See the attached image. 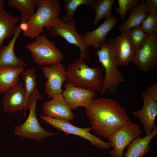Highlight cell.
I'll return each mask as SVG.
<instances>
[{
	"instance_id": "obj_10",
	"label": "cell",
	"mask_w": 157,
	"mask_h": 157,
	"mask_svg": "<svg viewBox=\"0 0 157 157\" xmlns=\"http://www.w3.org/2000/svg\"><path fill=\"white\" fill-rule=\"evenodd\" d=\"M142 71H149L157 65V32L149 35L135 52L132 62Z\"/></svg>"
},
{
	"instance_id": "obj_22",
	"label": "cell",
	"mask_w": 157,
	"mask_h": 157,
	"mask_svg": "<svg viewBox=\"0 0 157 157\" xmlns=\"http://www.w3.org/2000/svg\"><path fill=\"white\" fill-rule=\"evenodd\" d=\"M147 14L145 1L142 0L136 7L131 10L128 19L118 27L119 32H126L132 27L140 26Z\"/></svg>"
},
{
	"instance_id": "obj_12",
	"label": "cell",
	"mask_w": 157,
	"mask_h": 157,
	"mask_svg": "<svg viewBox=\"0 0 157 157\" xmlns=\"http://www.w3.org/2000/svg\"><path fill=\"white\" fill-rule=\"evenodd\" d=\"M2 102L3 110L12 114L29 109L31 104V101L27 99L24 84L20 81L4 94Z\"/></svg>"
},
{
	"instance_id": "obj_16",
	"label": "cell",
	"mask_w": 157,
	"mask_h": 157,
	"mask_svg": "<svg viewBox=\"0 0 157 157\" xmlns=\"http://www.w3.org/2000/svg\"><path fill=\"white\" fill-rule=\"evenodd\" d=\"M118 19L111 15L105 18L103 23L97 28L90 31H86L83 35V39L89 47H92L96 51L106 42L107 34L114 28Z\"/></svg>"
},
{
	"instance_id": "obj_2",
	"label": "cell",
	"mask_w": 157,
	"mask_h": 157,
	"mask_svg": "<svg viewBox=\"0 0 157 157\" xmlns=\"http://www.w3.org/2000/svg\"><path fill=\"white\" fill-rule=\"evenodd\" d=\"M104 68L88 67L85 60L78 58L67 66L66 75L68 81L75 86L100 92L104 81Z\"/></svg>"
},
{
	"instance_id": "obj_7",
	"label": "cell",
	"mask_w": 157,
	"mask_h": 157,
	"mask_svg": "<svg viewBox=\"0 0 157 157\" xmlns=\"http://www.w3.org/2000/svg\"><path fill=\"white\" fill-rule=\"evenodd\" d=\"M41 95L36 88L31 95L29 115L22 125L15 126V133L25 138L40 140L58 134L47 131L40 125L36 116L35 109L38 100H41Z\"/></svg>"
},
{
	"instance_id": "obj_6",
	"label": "cell",
	"mask_w": 157,
	"mask_h": 157,
	"mask_svg": "<svg viewBox=\"0 0 157 157\" xmlns=\"http://www.w3.org/2000/svg\"><path fill=\"white\" fill-rule=\"evenodd\" d=\"M44 28L49 31L52 37H61L69 44L77 47L80 51L78 58L87 60L91 59L90 47L83 39V34H79L76 31L74 21L70 23H67L61 17H59L52 26Z\"/></svg>"
},
{
	"instance_id": "obj_31",
	"label": "cell",
	"mask_w": 157,
	"mask_h": 157,
	"mask_svg": "<svg viewBox=\"0 0 157 157\" xmlns=\"http://www.w3.org/2000/svg\"><path fill=\"white\" fill-rule=\"evenodd\" d=\"M145 2L147 13L152 11H157V0H146Z\"/></svg>"
},
{
	"instance_id": "obj_24",
	"label": "cell",
	"mask_w": 157,
	"mask_h": 157,
	"mask_svg": "<svg viewBox=\"0 0 157 157\" xmlns=\"http://www.w3.org/2000/svg\"><path fill=\"white\" fill-rule=\"evenodd\" d=\"M95 2L94 0H63L65 12L61 18L65 22L70 23L74 21L73 18L78 7L84 5L93 9Z\"/></svg>"
},
{
	"instance_id": "obj_13",
	"label": "cell",
	"mask_w": 157,
	"mask_h": 157,
	"mask_svg": "<svg viewBox=\"0 0 157 157\" xmlns=\"http://www.w3.org/2000/svg\"><path fill=\"white\" fill-rule=\"evenodd\" d=\"M64 87L65 90L62 94L72 110L79 107L87 108L97 94L95 91L76 87L69 81Z\"/></svg>"
},
{
	"instance_id": "obj_27",
	"label": "cell",
	"mask_w": 157,
	"mask_h": 157,
	"mask_svg": "<svg viewBox=\"0 0 157 157\" xmlns=\"http://www.w3.org/2000/svg\"><path fill=\"white\" fill-rule=\"evenodd\" d=\"M126 32L135 52L144 43L149 36L140 25L132 27Z\"/></svg>"
},
{
	"instance_id": "obj_26",
	"label": "cell",
	"mask_w": 157,
	"mask_h": 157,
	"mask_svg": "<svg viewBox=\"0 0 157 157\" xmlns=\"http://www.w3.org/2000/svg\"><path fill=\"white\" fill-rule=\"evenodd\" d=\"M21 77L24 83V87L26 91L27 100L31 101V95L37 85L36 75L35 68L22 71L20 74Z\"/></svg>"
},
{
	"instance_id": "obj_25",
	"label": "cell",
	"mask_w": 157,
	"mask_h": 157,
	"mask_svg": "<svg viewBox=\"0 0 157 157\" xmlns=\"http://www.w3.org/2000/svg\"><path fill=\"white\" fill-rule=\"evenodd\" d=\"M115 0H98L96 1L93 9L95 11L93 26L96 25L102 18L111 15V9Z\"/></svg>"
},
{
	"instance_id": "obj_28",
	"label": "cell",
	"mask_w": 157,
	"mask_h": 157,
	"mask_svg": "<svg viewBox=\"0 0 157 157\" xmlns=\"http://www.w3.org/2000/svg\"><path fill=\"white\" fill-rule=\"evenodd\" d=\"M147 14L140 26L149 35L157 32V11H152Z\"/></svg>"
},
{
	"instance_id": "obj_17",
	"label": "cell",
	"mask_w": 157,
	"mask_h": 157,
	"mask_svg": "<svg viewBox=\"0 0 157 157\" xmlns=\"http://www.w3.org/2000/svg\"><path fill=\"white\" fill-rule=\"evenodd\" d=\"M114 40L115 56L118 66H125L132 62L135 52L126 32H121Z\"/></svg>"
},
{
	"instance_id": "obj_9",
	"label": "cell",
	"mask_w": 157,
	"mask_h": 157,
	"mask_svg": "<svg viewBox=\"0 0 157 157\" xmlns=\"http://www.w3.org/2000/svg\"><path fill=\"white\" fill-rule=\"evenodd\" d=\"M142 132L140 125L132 123L124 125L110 137L109 142L113 148L109 151L113 157H123L124 150L132 141L140 137Z\"/></svg>"
},
{
	"instance_id": "obj_29",
	"label": "cell",
	"mask_w": 157,
	"mask_h": 157,
	"mask_svg": "<svg viewBox=\"0 0 157 157\" xmlns=\"http://www.w3.org/2000/svg\"><path fill=\"white\" fill-rule=\"evenodd\" d=\"M140 2L138 0H118L119 7H115L114 10L120 16L123 21L125 19L127 12L136 7Z\"/></svg>"
},
{
	"instance_id": "obj_15",
	"label": "cell",
	"mask_w": 157,
	"mask_h": 157,
	"mask_svg": "<svg viewBox=\"0 0 157 157\" xmlns=\"http://www.w3.org/2000/svg\"><path fill=\"white\" fill-rule=\"evenodd\" d=\"M143 101L142 107L139 110L133 112V115L138 117L142 125L146 135L150 133L156 127V118L157 115V101L142 92Z\"/></svg>"
},
{
	"instance_id": "obj_1",
	"label": "cell",
	"mask_w": 157,
	"mask_h": 157,
	"mask_svg": "<svg viewBox=\"0 0 157 157\" xmlns=\"http://www.w3.org/2000/svg\"><path fill=\"white\" fill-rule=\"evenodd\" d=\"M85 109L92 129L108 140L123 126L132 123L125 108L111 99H93Z\"/></svg>"
},
{
	"instance_id": "obj_4",
	"label": "cell",
	"mask_w": 157,
	"mask_h": 157,
	"mask_svg": "<svg viewBox=\"0 0 157 157\" xmlns=\"http://www.w3.org/2000/svg\"><path fill=\"white\" fill-rule=\"evenodd\" d=\"M61 6L57 0H40L37 11L26 22L27 30L23 32L25 36L30 39L35 38L43 33L44 28L52 26L59 17Z\"/></svg>"
},
{
	"instance_id": "obj_18",
	"label": "cell",
	"mask_w": 157,
	"mask_h": 157,
	"mask_svg": "<svg viewBox=\"0 0 157 157\" xmlns=\"http://www.w3.org/2000/svg\"><path fill=\"white\" fill-rule=\"evenodd\" d=\"M21 31L19 25L8 44L3 46L0 49V67L8 66L24 68L26 67L27 64L24 60L16 56L14 52L15 45Z\"/></svg>"
},
{
	"instance_id": "obj_23",
	"label": "cell",
	"mask_w": 157,
	"mask_h": 157,
	"mask_svg": "<svg viewBox=\"0 0 157 157\" xmlns=\"http://www.w3.org/2000/svg\"><path fill=\"white\" fill-rule=\"evenodd\" d=\"M40 0H8V6L19 10L22 14L21 22L28 20L34 14L35 9L39 4Z\"/></svg>"
},
{
	"instance_id": "obj_8",
	"label": "cell",
	"mask_w": 157,
	"mask_h": 157,
	"mask_svg": "<svg viewBox=\"0 0 157 157\" xmlns=\"http://www.w3.org/2000/svg\"><path fill=\"white\" fill-rule=\"evenodd\" d=\"M40 118L44 121L66 135H75L89 141L93 147L102 149L110 148L108 142H105L100 137L91 134V127L81 128L72 124L70 121L56 119L41 114Z\"/></svg>"
},
{
	"instance_id": "obj_5",
	"label": "cell",
	"mask_w": 157,
	"mask_h": 157,
	"mask_svg": "<svg viewBox=\"0 0 157 157\" xmlns=\"http://www.w3.org/2000/svg\"><path fill=\"white\" fill-rule=\"evenodd\" d=\"M26 47L29 51L34 62L40 66L61 63L64 58L63 54L55 43L44 34L36 38Z\"/></svg>"
},
{
	"instance_id": "obj_20",
	"label": "cell",
	"mask_w": 157,
	"mask_h": 157,
	"mask_svg": "<svg viewBox=\"0 0 157 157\" xmlns=\"http://www.w3.org/2000/svg\"><path fill=\"white\" fill-rule=\"evenodd\" d=\"M21 20V17L11 15L4 9L0 12V49L4 40L15 34Z\"/></svg>"
},
{
	"instance_id": "obj_21",
	"label": "cell",
	"mask_w": 157,
	"mask_h": 157,
	"mask_svg": "<svg viewBox=\"0 0 157 157\" xmlns=\"http://www.w3.org/2000/svg\"><path fill=\"white\" fill-rule=\"evenodd\" d=\"M24 70L22 67H0V93L4 94L19 82V76Z\"/></svg>"
},
{
	"instance_id": "obj_3",
	"label": "cell",
	"mask_w": 157,
	"mask_h": 157,
	"mask_svg": "<svg viewBox=\"0 0 157 157\" xmlns=\"http://www.w3.org/2000/svg\"><path fill=\"white\" fill-rule=\"evenodd\" d=\"M95 53L105 71L100 94H105L107 91L112 93L116 92L120 83L124 82L125 79L117 69L118 66L115 56L114 39L109 38L108 42L103 44Z\"/></svg>"
},
{
	"instance_id": "obj_32",
	"label": "cell",
	"mask_w": 157,
	"mask_h": 157,
	"mask_svg": "<svg viewBox=\"0 0 157 157\" xmlns=\"http://www.w3.org/2000/svg\"><path fill=\"white\" fill-rule=\"evenodd\" d=\"M20 28L23 32L26 31L28 28V25L26 22H20L19 24Z\"/></svg>"
},
{
	"instance_id": "obj_11",
	"label": "cell",
	"mask_w": 157,
	"mask_h": 157,
	"mask_svg": "<svg viewBox=\"0 0 157 157\" xmlns=\"http://www.w3.org/2000/svg\"><path fill=\"white\" fill-rule=\"evenodd\" d=\"M42 72L46 78L45 83V91L49 98L57 94L62 93V86L63 83L68 81L66 69L61 63L43 66Z\"/></svg>"
},
{
	"instance_id": "obj_19",
	"label": "cell",
	"mask_w": 157,
	"mask_h": 157,
	"mask_svg": "<svg viewBox=\"0 0 157 157\" xmlns=\"http://www.w3.org/2000/svg\"><path fill=\"white\" fill-rule=\"evenodd\" d=\"M157 134L156 126L145 137H139L130 143L123 157H144L151 149L150 142Z\"/></svg>"
},
{
	"instance_id": "obj_30",
	"label": "cell",
	"mask_w": 157,
	"mask_h": 157,
	"mask_svg": "<svg viewBox=\"0 0 157 157\" xmlns=\"http://www.w3.org/2000/svg\"><path fill=\"white\" fill-rule=\"evenodd\" d=\"M144 93L152 99L157 101V82L152 85L147 87Z\"/></svg>"
},
{
	"instance_id": "obj_33",
	"label": "cell",
	"mask_w": 157,
	"mask_h": 157,
	"mask_svg": "<svg viewBox=\"0 0 157 157\" xmlns=\"http://www.w3.org/2000/svg\"><path fill=\"white\" fill-rule=\"evenodd\" d=\"M4 3L3 0H0V12L4 9Z\"/></svg>"
},
{
	"instance_id": "obj_14",
	"label": "cell",
	"mask_w": 157,
	"mask_h": 157,
	"mask_svg": "<svg viewBox=\"0 0 157 157\" xmlns=\"http://www.w3.org/2000/svg\"><path fill=\"white\" fill-rule=\"evenodd\" d=\"M42 105L43 115L56 119L70 121L75 118L72 109L62 94L53 96Z\"/></svg>"
}]
</instances>
